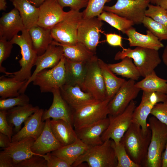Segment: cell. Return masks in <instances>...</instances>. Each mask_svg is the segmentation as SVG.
Instances as JSON below:
<instances>
[{
    "label": "cell",
    "instance_id": "obj_1",
    "mask_svg": "<svg viewBox=\"0 0 167 167\" xmlns=\"http://www.w3.org/2000/svg\"><path fill=\"white\" fill-rule=\"evenodd\" d=\"M151 136L149 128L144 133L139 124L132 122L120 141L130 159L140 167L145 165Z\"/></svg>",
    "mask_w": 167,
    "mask_h": 167
},
{
    "label": "cell",
    "instance_id": "obj_2",
    "mask_svg": "<svg viewBox=\"0 0 167 167\" xmlns=\"http://www.w3.org/2000/svg\"><path fill=\"white\" fill-rule=\"evenodd\" d=\"M20 35H17L11 41L21 49L22 58L19 61L20 69L13 72H7L6 75H12L18 81L28 80L31 77V70L38 56L35 49L28 30L24 29Z\"/></svg>",
    "mask_w": 167,
    "mask_h": 167
},
{
    "label": "cell",
    "instance_id": "obj_3",
    "mask_svg": "<svg viewBox=\"0 0 167 167\" xmlns=\"http://www.w3.org/2000/svg\"><path fill=\"white\" fill-rule=\"evenodd\" d=\"M115 54V60H122L128 57L133 60L141 76L145 77L154 71L161 60L158 50L147 48L136 47L134 49L123 48Z\"/></svg>",
    "mask_w": 167,
    "mask_h": 167
},
{
    "label": "cell",
    "instance_id": "obj_4",
    "mask_svg": "<svg viewBox=\"0 0 167 167\" xmlns=\"http://www.w3.org/2000/svg\"><path fill=\"white\" fill-rule=\"evenodd\" d=\"M148 120L152 136L144 167H161L162 155L167 140V125L154 116Z\"/></svg>",
    "mask_w": 167,
    "mask_h": 167
},
{
    "label": "cell",
    "instance_id": "obj_5",
    "mask_svg": "<svg viewBox=\"0 0 167 167\" xmlns=\"http://www.w3.org/2000/svg\"><path fill=\"white\" fill-rule=\"evenodd\" d=\"M112 139H108L101 144L90 146L72 166H78L86 162L89 167H117L118 160L112 146Z\"/></svg>",
    "mask_w": 167,
    "mask_h": 167
},
{
    "label": "cell",
    "instance_id": "obj_6",
    "mask_svg": "<svg viewBox=\"0 0 167 167\" xmlns=\"http://www.w3.org/2000/svg\"><path fill=\"white\" fill-rule=\"evenodd\" d=\"M83 12L70 10L65 18L51 29L53 40L61 44L75 45L78 43L77 31Z\"/></svg>",
    "mask_w": 167,
    "mask_h": 167
},
{
    "label": "cell",
    "instance_id": "obj_7",
    "mask_svg": "<svg viewBox=\"0 0 167 167\" xmlns=\"http://www.w3.org/2000/svg\"><path fill=\"white\" fill-rule=\"evenodd\" d=\"M110 100L96 101L74 110L73 126L75 130L86 126L106 118L109 114Z\"/></svg>",
    "mask_w": 167,
    "mask_h": 167
},
{
    "label": "cell",
    "instance_id": "obj_8",
    "mask_svg": "<svg viewBox=\"0 0 167 167\" xmlns=\"http://www.w3.org/2000/svg\"><path fill=\"white\" fill-rule=\"evenodd\" d=\"M98 59L95 55L87 63L86 75L80 88L83 91L91 94L96 100L103 101L107 99V92Z\"/></svg>",
    "mask_w": 167,
    "mask_h": 167
},
{
    "label": "cell",
    "instance_id": "obj_9",
    "mask_svg": "<svg viewBox=\"0 0 167 167\" xmlns=\"http://www.w3.org/2000/svg\"><path fill=\"white\" fill-rule=\"evenodd\" d=\"M151 0H117L112 6H105L103 11L112 12L132 22L142 24Z\"/></svg>",
    "mask_w": 167,
    "mask_h": 167
},
{
    "label": "cell",
    "instance_id": "obj_10",
    "mask_svg": "<svg viewBox=\"0 0 167 167\" xmlns=\"http://www.w3.org/2000/svg\"><path fill=\"white\" fill-rule=\"evenodd\" d=\"M65 58L63 56L56 66L48 70H43L35 76L32 81L33 84L38 86L41 92H52L66 84Z\"/></svg>",
    "mask_w": 167,
    "mask_h": 167
},
{
    "label": "cell",
    "instance_id": "obj_11",
    "mask_svg": "<svg viewBox=\"0 0 167 167\" xmlns=\"http://www.w3.org/2000/svg\"><path fill=\"white\" fill-rule=\"evenodd\" d=\"M135 107V102L132 100L121 113L115 116L108 115L109 125L101 136L103 142L111 139L116 144L120 143L132 122L133 114Z\"/></svg>",
    "mask_w": 167,
    "mask_h": 167
},
{
    "label": "cell",
    "instance_id": "obj_12",
    "mask_svg": "<svg viewBox=\"0 0 167 167\" xmlns=\"http://www.w3.org/2000/svg\"><path fill=\"white\" fill-rule=\"evenodd\" d=\"M103 24L102 21L97 17L83 18L78 28V42L83 44L89 50L96 54Z\"/></svg>",
    "mask_w": 167,
    "mask_h": 167
},
{
    "label": "cell",
    "instance_id": "obj_13",
    "mask_svg": "<svg viewBox=\"0 0 167 167\" xmlns=\"http://www.w3.org/2000/svg\"><path fill=\"white\" fill-rule=\"evenodd\" d=\"M166 100L167 94L143 91L140 103L133 113L132 122L139 124L143 132H146L149 128L147 120L153 107L156 103Z\"/></svg>",
    "mask_w": 167,
    "mask_h": 167
},
{
    "label": "cell",
    "instance_id": "obj_14",
    "mask_svg": "<svg viewBox=\"0 0 167 167\" xmlns=\"http://www.w3.org/2000/svg\"><path fill=\"white\" fill-rule=\"evenodd\" d=\"M135 81L129 79L124 83L109 101L108 107L110 115H117L123 112L141 90L135 86Z\"/></svg>",
    "mask_w": 167,
    "mask_h": 167
},
{
    "label": "cell",
    "instance_id": "obj_15",
    "mask_svg": "<svg viewBox=\"0 0 167 167\" xmlns=\"http://www.w3.org/2000/svg\"><path fill=\"white\" fill-rule=\"evenodd\" d=\"M63 53L62 46L50 45L44 53L38 56L34 64L36 69L30 79L19 91V93H24L28 86L38 73L43 70L53 68L58 65L64 56Z\"/></svg>",
    "mask_w": 167,
    "mask_h": 167
},
{
    "label": "cell",
    "instance_id": "obj_16",
    "mask_svg": "<svg viewBox=\"0 0 167 167\" xmlns=\"http://www.w3.org/2000/svg\"><path fill=\"white\" fill-rule=\"evenodd\" d=\"M39 7L37 25L48 29H51L63 19L67 13L63 11L57 0H46Z\"/></svg>",
    "mask_w": 167,
    "mask_h": 167
},
{
    "label": "cell",
    "instance_id": "obj_17",
    "mask_svg": "<svg viewBox=\"0 0 167 167\" xmlns=\"http://www.w3.org/2000/svg\"><path fill=\"white\" fill-rule=\"evenodd\" d=\"M52 93L53 95L52 104L48 109L44 111L42 121L50 118L62 119L73 125L74 110L62 98L59 89L54 90Z\"/></svg>",
    "mask_w": 167,
    "mask_h": 167
},
{
    "label": "cell",
    "instance_id": "obj_18",
    "mask_svg": "<svg viewBox=\"0 0 167 167\" xmlns=\"http://www.w3.org/2000/svg\"><path fill=\"white\" fill-rule=\"evenodd\" d=\"M59 90L62 98L74 110L97 101L91 94L83 91L78 85L65 84Z\"/></svg>",
    "mask_w": 167,
    "mask_h": 167
},
{
    "label": "cell",
    "instance_id": "obj_19",
    "mask_svg": "<svg viewBox=\"0 0 167 167\" xmlns=\"http://www.w3.org/2000/svg\"><path fill=\"white\" fill-rule=\"evenodd\" d=\"M44 111L43 109L40 108L30 116L24 122L23 127L13 135L12 142L27 137L32 138L36 140L41 133L45 126V122L42 120Z\"/></svg>",
    "mask_w": 167,
    "mask_h": 167
},
{
    "label": "cell",
    "instance_id": "obj_20",
    "mask_svg": "<svg viewBox=\"0 0 167 167\" xmlns=\"http://www.w3.org/2000/svg\"><path fill=\"white\" fill-rule=\"evenodd\" d=\"M108 117L91 125L75 130L77 137L88 145L93 146L103 143L101 136L109 124Z\"/></svg>",
    "mask_w": 167,
    "mask_h": 167
},
{
    "label": "cell",
    "instance_id": "obj_21",
    "mask_svg": "<svg viewBox=\"0 0 167 167\" xmlns=\"http://www.w3.org/2000/svg\"><path fill=\"white\" fill-rule=\"evenodd\" d=\"M24 28L18 10L14 7L4 13L0 19V37L11 41Z\"/></svg>",
    "mask_w": 167,
    "mask_h": 167
},
{
    "label": "cell",
    "instance_id": "obj_22",
    "mask_svg": "<svg viewBox=\"0 0 167 167\" xmlns=\"http://www.w3.org/2000/svg\"><path fill=\"white\" fill-rule=\"evenodd\" d=\"M50 120V118H48L45 120L43 130L31 147L32 151L37 154L45 155L62 146L56 139L51 129Z\"/></svg>",
    "mask_w": 167,
    "mask_h": 167
},
{
    "label": "cell",
    "instance_id": "obj_23",
    "mask_svg": "<svg viewBox=\"0 0 167 167\" xmlns=\"http://www.w3.org/2000/svg\"><path fill=\"white\" fill-rule=\"evenodd\" d=\"M128 37L130 47H139L158 50L164 45L159 39L149 30L146 34H143L137 32L133 27L125 32Z\"/></svg>",
    "mask_w": 167,
    "mask_h": 167
},
{
    "label": "cell",
    "instance_id": "obj_24",
    "mask_svg": "<svg viewBox=\"0 0 167 167\" xmlns=\"http://www.w3.org/2000/svg\"><path fill=\"white\" fill-rule=\"evenodd\" d=\"M35 139L27 137L19 141L12 142L8 147L3 149V151L13 159L14 166L18 163L28 159L34 155H38L44 158L45 155H39L33 152L31 147Z\"/></svg>",
    "mask_w": 167,
    "mask_h": 167
},
{
    "label": "cell",
    "instance_id": "obj_25",
    "mask_svg": "<svg viewBox=\"0 0 167 167\" xmlns=\"http://www.w3.org/2000/svg\"><path fill=\"white\" fill-rule=\"evenodd\" d=\"M49 124L54 135L62 146L73 143L78 138L73 125L63 120L50 119Z\"/></svg>",
    "mask_w": 167,
    "mask_h": 167
},
{
    "label": "cell",
    "instance_id": "obj_26",
    "mask_svg": "<svg viewBox=\"0 0 167 167\" xmlns=\"http://www.w3.org/2000/svg\"><path fill=\"white\" fill-rule=\"evenodd\" d=\"M12 4L19 12L25 29L28 30L38 25L39 7L32 4L28 0H14Z\"/></svg>",
    "mask_w": 167,
    "mask_h": 167
},
{
    "label": "cell",
    "instance_id": "obj_27",
    "mask_svg": "<svg viewBox=\"0 0 167 167\" xmlns=\"http://www.w3.org/2000/svg\"><path fill=\"white\" fill-rule=\"evenodd\" d=\"M90 146L78 138L73 143L63 146L51 152L64 160L72 166L78 158L85 153Z\"/></svg>",
    "mask_w": 167,
    "mask_h": 167
},
{
    "label": "cell",
    "instance_id": "obj_28",
    "mask_svg": "<svg viewBox=\"0 0 167 167\" xmlns=\"http://www.w3.org/2000/svg\"><path fill=\"white\" fill-rule=\"evenodd\" d=\"M51 44L62 46L63 56L71 61L87 62L96 55V54L89 50L83 44L78 42L75 45L61 44L53 40Z\"/></svg>",
    "mask_w": 167,
    "mask_h": 167
},
{
    "label": "cell",
    "instance_id": "obj_29",
    "mask_svg": "<svg viewBox=\"0 0 167 167\" xmlns=\"http://www.w3.org/2000/svg\"><path fill=\"white\" fill-rule=\"evenodd\" d=\"M39 109L38 106H34L30 104L12 108L7 110L8 122L15 126V131L17 132L21 129L22 123Z\"/></svg>",
    "mask_w": 167,
    "mask_h": 167
},
{
    "label": "cell",
    "instance_id": "obj_30",
    "mask_svg": "<svg viewBox=\"0 0 167 167\" xmlns=\"http://www.w3.org/2000/svg\"><path fill=\"white\" fill-rule=\"evenodd\" d=\"M98 62L106 87V99L111 100L126 80L116 76L102 59L98 58Z\"/></svg>",
    "mask_w": 167,
    "mask_h": 167
},
{
    "label": "cell",
    "instance_id": "obj_31",
    "mask_svg": "<svg viewBox=\"0 0 167 167\" xmlns=\"http://www.w3.org/2000/svg\"><path fill=\"white\" fill-rule=\"evenodd\" d=\"M28 32L38 55H41L44 53L54 40L51 35V29L37 25L31 28Z\"/></svg>",
    "mask_w": 167,
    "mask_h": 167
},
{
    "label": "cell",
    "instance_id": "obj_32",
    "mask_svg": "<svg viewBox=\"0 0 167 167\" xmlns=\"http://www.w3.org/2000/svg\"><path fill=\"white\" fill-rule=\"evenodd\" d=\"M87 63L72 61L66 58L65 62L66 75L65 84L78 85L80 87L86 75Z\"/></svg>",
    "mask_w": 167,
    "mask_h": 167
},
{
    "label": "cell",
    "instance_id": "obj_33",
    "mask_svg": "<svg viewBox=\"0 0 167 167\" xmlns=\"http://www.w3.org/2000/svg\"><path fill=\"white\" fill-rule=\"evenodd\" d=\"M135 85L143 91L159 92L167 94V80L159 77L155 71L135 83Z\"/></svg>",
    "mask_w": 167,
    "mask_h": 167
},
{
    "label": "cell",
    "instance_id": "obj_34",
    "mask_svg": "<svg viewBox=\"0 0 167 167\" xmlns=\"http://www.w3.org/2000/svg\"><path fill=\"white\" fill-rule=\"evenodd\" d=\"M108 66L114 73L129 79L137 80L141 76L132 59L128 57L123 58L120 62L108 64Z\"/></svg>",
    "mask_w": 167,
    "mask_h": 167
},
{
    "label": "cell",
    "instance_id": "obj_35",
    "mask_svg": "<svg viewBox=\"0 0 167 167\" xmlns=\"http://www.w3.org/2000/svg\"><path fill=\"white\" fill-rule=\"evenodd\" d=\"M27 80L18 81L14 77L0 78V96L1 99H5L18 96L19 91L24 85Z\"/></svg>",
    "mask_w": 167,
    "mask_h": 167
},
{
    "label": "cell",
    "instance_id": "obj_36",
    "mask_svg": "<svg viewBox=\"0 0 167 167\" xmlns=\"http://www.w3.org/2000/svg\"><path fill=\"white\" fill-rule=\"evenodd\" d=\"M97 17L99 20L106 22L123 34L134 25L131 21L110 12L103 11Z\"/></svg>",
    "mask_w": 167,
    "mask_h": 167
},
{
    "label": "cell",
    "instance_id": "obj_37",
    "mask_svg": "<svg viewBox=\"0 0 167 167\" xmlns=\"http://www.w3.org/2000/svg\"><path fill=\"white\" fill-rule=\"evenodd\" d=\"M112 146L118 160L117 167H140L130 159L122 143L116 144L112 140Z\"/></svg>",
    "mask_w": 167,
    "mask_h": 167
},
{
    "label": "cell",
    "instance_id": "obj_38",
    "mask_svg": "<svg viewBox=\"0 0 167 167\" xmlns=\"http://www.w3.org/2000/svg\"><path fill=\"white\" fill-rule=\"evenodd\" d=\"M142 24L161 41L167 40V28L163 24L145 16Z\"/></svg>",
    "mask_w": 167,
    "mask_h": 167
},
{
    "label": "cell",
    "instance_id": "obj_39",
    "mask_svg": "<svg viewBox=\"0 0 167 167\" xmlns=\"http://www.w3.org/2000/svg\"><path fill=\"white\" fill-rule=\"evenodd\" d=\"M112 0H88L86 9L82 12L83 18L88 19L96 17L103 11L105 5Z\"/></svg>",
    "mask_w": 167,
    "mask_h": 167
},
{
    "label": "cell",
    "instance_id": "obj_40",
    "mask_svg": "<svg viewBox=\"0 0 167 167\" xmlns=\"http://www.w3.org/2000/svg\"><path fill=\"white\" fill-rule=\"evenodd\" d=\"M145 15L163 24L167 28V14L166 10L163 8L150 4L145 11Z\"/></svg>",
    "mask_w": 167,
    "mask_h": 167
},
{
    "label": "cell",
    "instance_id": "obj_41",
    "mask_svg": "<svg viewBox=\"0 0 167 167\" xmlns=\"http://www.w3.org/2000/svg\"><path fill=\"white\" fill-rule=\"evenodd\" d=\"M30 99L24 93L12 97L0 99V110H7L14 107L28 104Z\"/></svg>",
    "mask_w": 167,
    "mask_h": 167
},
{
    "label": "cell",
    "instance_id": "obj_42",
    "mask_svg": "<svg viewBox=\"0 0 167 167\" xmlns=\"http://www.w3.org/2000/svg\"><path fill=\"white\" fill-rule=\"evenodd\" d=\"M13 44L10 41L0 37V72L6 75L7 72L2 65V62L10 56L13 48Z\"/></svg>",
    "mask_w": 167,
    "mask_h": 167
},
{
    "label": "cell",
    "instance_id": "obj_43",
    "mask_svg": "<svg viewBox=\"0 0 167 167\" xmlns=\"http://www.w3.org/2000/svg\"><path fill=\"white\" fill-rule=\"evenodd\" d=\"M150 114L160 121L167 125V100L155 104Z\"/></svg>",
    "mask_w": 167,
    "mask_h": 167
},
{
    "label": "cell",
    "instance_id": "obj_44",
    "mask_svg": "<svg viewBox=\"0 0 167 167\" xmlns=\"http://www.w3.org/2000/svg\"><path fill=\"white\" fill-rule=\"evenodd\" d=\"M15 167H47V161L43 157L34 155L18 163Z\"/></svg>",
    "mask_w": 167,
    "mask_h": 167
},
{
    "label": "cell",
    "instance_id": "obj_45",
    "mask_svg": "<svg viewBox=\"0 0 167 167\" xmlns=\"http://www.w3.org/2000/svg\"><path fill=\"white\" fill-rule=\"evenodd\" d=\"M7 111L6 110L0 111V133L7 136L11 141L13 125L10 124L8 122L6 118Z\"/></svg>",
    "mask_w": 167,
    "mask_h": 167
},
{
    "label": "cell",
    "instance_id": "obj_46",
    "mask_svg": "<svg viewBox=\"0 0 167 167\" xmlns=\"http://www.w3.org/2000/svg\"><path fill=\"white\" fill-rule=\"evenodd\" d=\"M44 158L47 161V167H70L71 165L66 161L51 152L45 154Z\"/></svg>",
    "mask_w": 167,
    "mask_h": 167
},
{
    "label": "cell",
    "instance_id": "obj_47",
    "mask_svg": "<svg viewBox=\"0 0 167 167\" xmlns=\"http://www.w3.org/2000/svg\"><path fill=\"white\" fill-rule=\"evenodd\" d=\"M59 4L62 7H70L71 10L79 11L82 8L86 7L88 0H57Z\"/></svg>",
    "mask_w": 167,
    "mask_h": 167
},
{
    "label": "cell",
    "instance_id": "obj_48",
    "mask_svg": "<svg viewBox=\"0 0 167 167\" xmlns=\"http://www.w3.org/2000/svg\"><path fill=\"white\" fill-rule=\"evenodd\" d=\"M106 41L110 45L113 46H119L122 49L124 48L122 44V37L118 34L115 33H109L105 34Z\"/></svg>",
    "mask_w": 167,
    "mask_h": 167
},
{
    "label": "cell",
    "instance_id": "obj_49",
    "mask_svg": "<svg viewBox=\"0 0 167 167\" xmlns=\"http://www.w3.org/2000/svg\"><path fill=\"white\" fill-rule=\"evenodd\" d=\"M0 167H15L12 158L3 151L0 152Z\"/></svg>",
    "mask_w": 167,
    "mask_h": 167
},
{
    "label": "cell",
    "instance_id": "obj_50",
    "mask_svg": "<svg viewBox=\"0 0 167 167\" xmlns=\"http://www.w3.org/2000/svg\"><path fill=\"white\" fill-rule=\"evenodd\" d=\"M12 142L6 135L0 133V147L2 149L8 147Z\"/></svg>",
    "mask_w": 167,
    "mask_h": 167
},
{
    "label": "cell",
    "instance_id": "obj_51",
    "mask_svg": "<svg viewBox=\"0 0 167 167\" xmlns=\"http://www.w3.org/2000/svg\"><path fill=\"white\" fill-rule=\"evenodd\" d=\"M161 167H167V140L165 150L161 156Z\"/></svg>",
    "mask_w": 167,
    "mask_h": 167
},
{
    "label": "cell",
    "instance_id": "obj_52",
    "mask_svg": "<svg viewBox=\"0 0 167 167\" xmlns=\"http://www.w3.org/2000/svg\"><path fill=\"white\" fill-rule=\"evenodd\" d=\"M155 4L167 10V0H156Z\"/></svg>",
    "mask_w": 167,
    "mask_h": 167
},
{
    "label": "cell",
    "instance_id": "obj_53",
    "mask_svg": "<svg viewBox=\"0 0 167 167\" xmlns=\"http://www.w3.org/2000/svg\"><path fill=\"white\" fill-rule=\"evenodd\" d=\"M162 59L164 64L167 66V44L163 50L162 56Z\"/></svg>",
    "mask_w": 167,
    "mask_h": 167
},
{
    "label": "cell",
    "instance_id": "obj_54",
    "mask_svg": "<svg viewBox=\"0 0 167 167\" xmlns=\"http://www.w3.org/2000/svg\"><path fill=\"white\" fill-rule=\"evenodd\" d=\"M29 2L33 5L39 7L46 0H28Z\"/></svg>",
    "mask_w": 167,
    "mask_h": 167
},
{
    "label": "cell",
    "instance_id": "obj_55",
    "mask_svg": "<svg viewBox=\"0 0 167 167\" xmlns=\"http://www.w3.org/2000/svg\"><path fill=\"white\" fill-rule=\"evenodd\" d=\"M6 0H0V10L5 11L6 10Z\"/></svg>",
    "mask_w": 167,
    "mask_h": 167
},
{
    "label": "cell",
    "instance_id": "obj_56",
    "mask_svg": "<svg viewBox=\"0 0 167 167\" xmlns=\"http://www.w3.org/2000/svg\"><path fill=\"white\" fill-rule=\"evenodd\" d=\"M156 0H151V3L152 4H155Z\"/></svg>",
    "mask_w": 167,
    "mask_h": 167
},
{
    "label": "cell",
    "instance_id": "obj_57",
    "mask_svg": "<svg viewBox=\"0 0 167 167\" xmlns=\"http://www.w3.org/2000/svg\"><path fill=\"white\" fill-rule=\"evenodd\" d=\"M10 1L13 2L14 0H10Z\"/></svg>",
    "mask_w": 167,
    "mask_h": 167
},
{
    "label": "cell",
    "instance_id": "obj_58",
    "mask_svg": "<svg viewBox=\"0 0 167 167\" xmlns=\"http://www.w3.org/2000/svg\"><path fill=\"white\" fill-rule=\"evenodd\" d=\"M166 12H167V10H166Z\"/></svg>",
    "mask_w": 167,
    "mask_h": 167
}]
</instances>
